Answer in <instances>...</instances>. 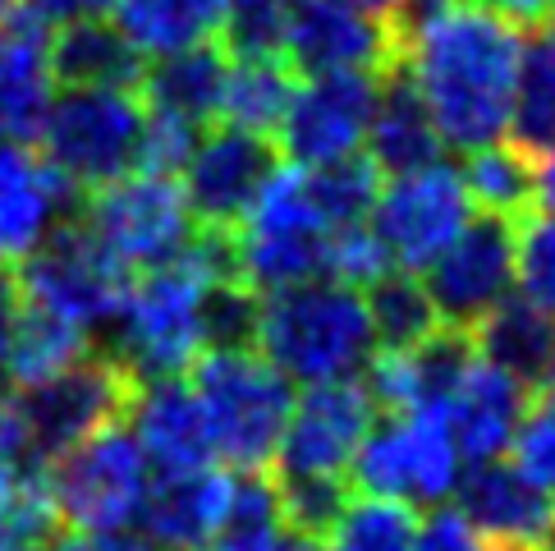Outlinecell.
Here are the masks:
<instances>
[{
	"mask_svg": "<svg viewBox=\"0 0 555 551\" xmlns=\"http://www.w3.org/2000/svg\"><path fill=\"white\" fill-rule=\"evenodd\" d=\"M454 501L487 538V547H555V497L514 474L505 460L473 464Z\"/></svg>",
	"mask_w": 555,
	"mask_h": 551,
	"instance_id": "obj_21",
	"label": "cell"
},
{
	"mask_svg": "<svg viewBox=\"0 0 555 551\" xmlns=\"http://www.w3.org/2000/svg\"><path fill=\"white\" fill-rule=\"evenodd\" d=\"M418 510L382 497H345L340 510L322 524V551H409Z\"/></svg>",
	"mask_w": 555,
	"mask_h": 551,
	"instance_id": "obj_32",
	"label": "cell"
},
{
	"mask_svg": "<svg viewBox=\"0 0 555 551\" xmlns=\"http://www.w3.org/2000/svg\"><path fill=\"white\" fill-rule=\"evenodd\" d=\"M532 203H538L546 216H555V148L542 152L538 162V184H532Z\"/></svg>",
	"mask_w": 555,
	"mask_h": 551,
	"instance_id": "obj_47",
	"label": "cell"
},
{
	"mask_svg": "<svg viewBox=\"0 0 555 551\" xmlns=\"http://www.w3.org/2000/svg\"><path fill=\"white\" fill-rule=\"evenodd\" d=\"M468 456L454 441L450 423L431 405L413 409H376L367 437L359 446L349 483H359L367 497H382L409 510H431L460 497Z\"/></svg>",
	"mask_w": 555,
	"mask_h": 551,
	"instance_id": "obj_8",
	"label": "cell"
},
{
	"mask_svg": "<svg viewBox=\"0 0 555 551\" xmlns=\"http://www.w3.org/2000/svg\"><path fill=\"white\" fill-rule=\"evenodd\" d=\"M353 5H363V10H372V14H390V10H400L404 0H353Z\"/></svg>",
	"mask_w": 555,
	"mask_h": 551,
	"instance_id": "obj_48",
	"label": "cell"
},
{
	"mask_svg": "<svg viewBox=\"0 0 555 551\" xmlns=\"http://www.w3.org/2000/svg\"><path fill=\"white\" fill-rule=\"evenodd\" d=\"M460 180L468 189V203L478 216H495V221H514L532 203V184H538V162L524 143L514 138H491L464 152Z\"/></svg>",
	"mask_w": 555,
	"mask_h": 551,
	"instance_id": "obj_27",
	"label": "cell"
},
{
	"mask_svg": "<svg viewBox=\"0 0 555 551\" xmlns=\"http://www.w3.org/2000/svg\"><path fill=\"white\" fill-rule=\"evenodd\" d=\"M244 469L197 464L180 474H156L138 528L162 551H203L216 528L225 524L234 497H240Z\"/></svg>",
	"mask_w": 555,
	"mask_h": 551,
	"instance_id": "obj_20",
	"label": "cell"
},
{
	"mask_svg": "<svg viewBox=\"0 0 555 551\" xmlns=\"http://www.w3.org/2000/svg\"><path fill=\"white\" fill-rule=\"evenodd\" d=\"M473 331H478V349L491 354L501 368L519 372L524 382L542 377V372L551 368V359H555V322L542 318L538 308H528L524 299L501 304Z\"/></svg>",
	"mask_w": 555,
	"mask_h": 551,
	"instance_id": "obj_29",
	"label": "cell"
},
{
	"mask_svg": "<svg viewBox=\"0 0 555 551\" xmlns=\"http://www.w3.org/2000/svg\"><path fill=\"white\" fill-rule=\"evenodd\" d=\"M138 78H143V106L152 115H170V120L193 129L216 125L221 78H225V55L216 47H193L147 61Z\"/></svg>",
	"mask_w": 555,
	"mask_h": 551,
	"instance_id": "obj_25",
	"label": "cell"
},
{
	"mask_svg": "<svg viewBox=\"0 0 555 551\" xmlns=\"http://www.w3.org/2000/svg\"><path fill=\"white\" fill-rule=\"evenodd\" d=\"M294 0H230L221 42L234 55H281Z\"/></svg>",
	"mask_w": 555,
	"mask_h": 551,
	"instance_id": "obj_37",
	"label": "cell"
},
{
	"mask_svg": "<svg viewBox=\"0 0 555 551\" xmlns=\"http://www.w3.org/2000/svg\"><path fill=\"white\" fill-rule=\"evenodd\" d=\"M230 0H115L111 24L125 33V42L147 61H162L175 51L216 47L221 42Z\"/></svg>",
	"mask_w": 555,
	"mask_h": 551,
	"instance_id": "obj_24",
	"label": "cell"
},
{
	"mask_svg": "<svg viewBox=\"0 0 555 551\" xmlns=\"http://www.w3.org/2000/svg\"><path fill=\"white\" fill-rule=\"evenodd\" d=\"M33 143L74 193H92L138 166L143 97L120 84H61L33 129Z\"/></svg>",
	"mask_w": 555,
	"mask_h": 551,
	"instance_id": "obj_7",
	"label": "cell"
},
{
	"mask_svg": "<svg viewBox=\"0 0 555 551\" xmlns=\"http://www.w3.org/2000/svg\"><path fill=\"white\" fill-rule=\"evenodd\" d=\"M248 299L234 285L230 258L216 244L193 240L175 258L133 271L111 318L115 363L129 377H184L211 345L244 336Z\"/></svg>",
	"mask_w": 555,
	"mask_h": 551,
	"instance_id": "obj_2",
	"label": "cell"
},
{
	"mask_svg": "<svg viewBox=\"0 0 555 551\" xmlns=\"http://www.w3.org/2000/svg\"><path fill=\"white\" fill-rule=\"evenodd\" d=\"M289 538H294V524L285 515L275 483L244 474L225 524L216 528V538L203 551H285Z\"/></svg>",
	"mask_w": 555,
	"mask_h": 551,
	"instance_id": "obj_33",
	"label": "cell"
},
{
	"mask_svg": "<svg viewBox=\"0 0 555 551\" xmlns=\"http://www.w3.org/2000/svg\"><path fill=\"white\" fill-rule=\"evenodd\" d=\"M289 88H294V74L285 69L281 55H230L216 120L267 138V133H275V125H281Z\"/></svg>",
	"mask_w": 555,
	"mask_h": 551,
	"instance_id": "obj_28",
	"label": "cell"
},
{
	"mask_svg": "<svg viewBox=\"0 0 555 551\" xmlns=\"http://www.w3.org/2000/svg\"><path fill=\"white\" fill-rule=\"evenodd\" d=\"M501 460L514 474H524L532 487H542L555 497V400L524 409V419L514 427V437L505 441Z\"/></svg>",
	"mask_w": 555,
	"mask_h": 551,
	"instance_id": "obj_38",
	"label": "cell"
},
{
	"mask_svg": "<svg viewBox=\"0 0 555 551\" xmlns=\"http://www.w3.org/2000/svg\"><path fill=\"white\" fill-rule=\"evenodd\" d=\"M418 281L441 331H473L514 299V230L495 216H473Z\"/></svg>",
	"mask_w": 555,
	"mask_h": 551,
	"instance_id": "obj_15",
	"label": "cell"
},
{
	"mask_svg": "<svg viewBox=\"0 0 555 551\" xmlns=\"http://www.w3.org/2000/svg\"><path fill=\"white\" fill-rule=\"evenodd\" d=\"M55 88L51 28L14 0L0 10V129L33 138Z\"/></svg>",
	"mask_w": 555,
	"mask_h": 551,
	"instance_id": "obj_23",
	"label": "cell"
},
{
	"mask_svg": "<svg viewBox=\"0 0 555 551\" xmlns=\"http://www.w3.org/2000/svg\"><path fill=\"white\" fill-rule=\"evenodd\" d=\"M409 551H487V538L473 528V520L460 505H431L427 515H418Z\"/></svg>",
	"mask_w": 555,
	"mask_h": 551,
	"instance_id": "obj_42",
	"label": "cell"
},
{
	"mask_svg": "<svg viewBox=\"0 0 555 551\" xmlns=\"http://www.w3.org/2000/svg\"><path fill=\"white\" fill-rule=\"evenodd\" d=\"M125 427L133 432V441L143 446V456L152 460L156 474H180V469L216 464L207 423L189 377H152L138 390H129L125 400Z\"/></svg>",
	"mask_w": 555,
	"mask_h": 551,
	"instance_id": "obj_22",
	"label": "cell"
},
{
	"mask_svg": "<svg viewBox=\"0 0 555 551\" xmlns=\"http://www.w3.org/2000/svg\"><path fill=\"white\" fill-rule=\"evenodd\" d=\"M441 138H436L427 111L413 102L404 88H382V102H376L372 129H367V148L363 156L376 170H400V166H418L441 156Z\"/></svg>",
	"mask_w": 555,
	"mask_h": 551,
	"instance_id": "obj_30",
	"label": "cell"
},
{
	"mask_svg": "<svg viewBox=\"0 0 555 551\" xmlns=\"http://www.w3.org/2000/svg\"><path fill=\"white\" fill-rule=\"evenodd\" d=\"M514 299L555 322V216H532L514 230Z\"/></svg>",
	"mask_w": 555,
	"mask_h": 551,
	"instance_id": "obj_36",
	"label": "cell"
},
{
	"mask_svg": "<svg viewBox=\"0 0 555 551\" xmlns=\"http://www.w3.org/2000/svg\"><path fill=\"white\" fill-rule=\"evenodd\" d=\"M299 74H376L390 55L386 14L353 0H294L285 47Z\"/></svg>",
	"mask_w": 555,
	"mask_h": 551,
	"instance_id": "obj_18",
	"label": "cell"
},
{
	"mask_svg": "<svg viewBox=\"0 0 555 551\" xmlns=\"http://www.w3.org/2000/svg\"><path fill=\"white\" fill-rule=\"evenodd\" d=\"M509 138L524 143L528 152L555 148V28L524 42L514 111H509Z\"/></svg>",
	"mask_w": 555,
	"mask_h": 551,
	"instance_id": "obj_31",
	"label": "cell"
},
{
	"mask_svg": "<svg viewBox=\"0 0 555 551\" xmlns=\"http://www.w3.org/2000/svg\"><path fill=\"white\" fill-rule=\"evenodd\" d=\"M285 551H322V542H312V538H299V534H294Z\"/></svg>",
	"mask_w": 555,
	"mask_h": 551,
	"instance_id": "obj_49",
	"label": "cell"
},
{
	"mask_svg": "<svg viewBox=\"0 0 555 551\" xmlns=\"http://www.w3.org/2000/svg\"><path fill=\"white\" fill-rule=\"evenodd\" d=\"M51 551H162L143 528H69L55 534Z\"/></svg>",
	"mask_w": 555,
	"mask_h": 551,
	"instance_id": "obj_43",
	"label": "cell"
},
{
	"mask_svg": "<svg viewBox=\"0 0 555 551\" xmlns=\"http://www.w3.org/2000/svg\"><path fill=\"white\" fill-rule=\"evenodd\" d=\"M487 551H542V547H487Z\"/></svg>",
	"mask_w": 555,
	"mask_h": 551,
	"instance_id": "obj_51",
	"label": "cell"
},
{
	"mask_svg": "<svg viewBox=\"0 0 555 551\" xmlns=\"http://www.w3.org/2000/svg\"><path fill=\"white\" fill-rule=\"evenodd\" d=\"M18 318H24V304H18V290H14L10 276H0V377H5V363H10V345H14Z\"/></svg>",
	"mask_w": 555,
	"mask_h": 551,
	"instance_id": "obj_45",
	"label": "cell"
},
{
	"mask_svg": "<svg viewBox=\"0 0 555 551\" xmlns=\"http://www.w3.org/2000/svg\"><path fill=\"white\" fill-rule=\"evenodd\" d=\"M152 478V460L120 419L74 441L42 469L47 501L69 528H138Z\"/></svg>",
	"mask_w": 555,
	"mask_h": 551,
	"instance_id": "obj_9",
	"label": "cell"
},
{
	"mask_svg": "<svg viewBox=\"0 0 555 551\" xmlns=\"http://www.w3.org/2000/svg\"><path fill=\"white\" fill-rule=\"evenodd\" d=\"M51 65L55 84L133 88L138 74H143V55L125 42V33L111 18H78V24L51 28Z\"/></svg>",
	"mask_w": 555,
	"mask_h": 551,
	"instance_id": "obj_26",
	"label": "cell"
},
{
	"mask_svg": "<svg viewBox=\"0 0 555 551\" xmlns=\"http://www.w3.org/2000/svg\"><path fill=\"white\" fill-rule=\"evenodd\" d=\"M42 483V464L28 456V441H24V427H18V409L14 396L0 390V505L18 491H28Z\"/></svg>",
	"mask_w": 555,
	"mask_h": 551,
	"instance_id": "obj_41",
	"label": "cell"
},
{
	"mask_svg": "<svg viewBox=\"0 0 555 551\" xmlns=\"http://www.w3.org/2000/svg\"><path fill=\"white\" fill-rule=\"evenodd\" d=\"M349 216L335 207V193L312 166H271L262 189L234 221L230 271L248 294H267L308 276H326V253L335 230Z\"/></svg>",
	"mask_w": 555,
	"mask_h": 551,
	"instance_id": "obj_5",
	"label": "cell"
},
{
	"mask_svg": "<svg viewBox=\"0 0 555 551\" xmlns=\"http://www.w3.org/2000/svg\"><path fill=\"white\" fill-rule=\"evenodd\" d=\"M125 400H129V372L115 359H96L92 349L69 368L51 372V377L18 386L14 409L28 456L47 469L61 450L120 419Z\"/></svg>",
	"mask_w": 555,
	"mask_h": 551,
	"instance_id": "obj_13",
	"label": "cell"
},
{
	"mask_svg": "<svg viewBox=\"0 0 555 551\" xmlns=\"http://www.w3.org/2000/svg\"><path fill=\"white\" fill-rule=\"evenodd\" d=\"M542 382H546V390H551V400H555V359H551V368L542 372Z\"/></svg>",
	"mask_w": 555,
	"mask_h": 551,
	"instance_id": "obj_50",
	"label": "cell"
},
{
	"mask_svg": "<svg viewBox=\"0 0 555 551\" xmlns=\"http://www.w3.org/2000/svg\"><path fill=\"white\" fill-rule=\"evenodd\" d=\"M271 166L275 162H271V148L262 133L216 120L193 138L184 166L175 170V184H180L197 226L225 230L244 216V207L253 203V193L262 189Z\"/></svg>",
	"mask_w": 555,
	"mask_h": 551,
	"instance_id": "obj_17",
	"label": "cell"
},
{
	"mask_svg": "<svg viewBox=\"0 0 555 551\" xmlns=\"http://www.w3.org/2000/svg\"><path fill=\"white\" fill-rule=\"evenodd\" d=\"M382 84L376 74H304L294 78L275 138L294 166H340L363 156Z\"/></svg>",
	"mask_w": 555,
	"mask_h": 551,
	"instance_id": "obj_14",
	"label": "cell"
},
{
	"mask_svg": "<svg viewBox=\"0 0 555 551\" xmlns=\"http://www.w3.org/2000/svg\"><path fill=\"white\" fill-rule=\"evenodd\" d=\"M248 345L285 372L294 386L363 377L382 345L367 290L335 276H308L248 299Z\"/></svg>",
	"mask_w": 555,
	"mask_h": 551,
	"instance_id": "obj_3",
	"label": "cell"
},
{
	"mask_svg": "<svg viewBox=\"0 0 555 551\" xmlns=\"http://www.w3.org/2000/svg\"><path fill=\"white\" fill-rule=\"evenodd\" d=\"M367 304H372V322H376V336L382 341H418L441 331L436 312L427 304V290L418 281V271H390L382 276L372 290H367Z\"/></svg>",
	"mask_w": 555,
	"mask_h": 551,
	"instance_id": "obj_35",
	"label": "cell"
},
{
	"mask_svg": "<svg viewBox=\"0 0 555 551\" xmlns=\"http://www.w3.org/2000/svg\"><path fill=\"white\" fill-rule=\"evenodd\" d=\"M478 5L514 18V24H542V18L555 10V0H478Z\"/></svg>",
	"mask_w": 555,
	"mask_h": 551,
	"instance_id": "obj_46",
	"label": "cell"
},
{
	"mask_svg": "<svg viewBox=\"0 0 555 551\" xmlns=\"http://www.w3.org/2000/svg\"><path fill=\"white\" fill-rule=\"evenodd\" d=\"M74 189L51 170L33 138L0 129V258L18 262L65 226Z\"/></svg>",
	"mask_w": 555,
	"mask_h": 551,
	"instance_id": "obj_19",
	"label": "cell"
},
{
	"mask_svg": "<svg viewBox=\"0 0 555 551\" xmlns=\"http://www.w3.org/2000/svg\"><path fill=\"white\" fill-rule=\"evenodd\" d=\"M92 349V336L74 331L65 322H51L42 312H28L18 318V331H14V345H10V363H5V377L14 386H28V382H42L51 372L69 368L74 359H83Z\"/></svg>",
	"mask_w": 555,
	"mask_h": 551,
	"instance_id": "obj_34",
	"label": "cell"
},
{
	"mask_svg": "<svg viewBox=\"0 0 555 551\" xmlns=\"http://www.w3.org/2000/svg\"><path fill=\"white\" fill-rule=\"evenodd\" d=\"M376 419V400L363 377L294 386L281 441L271 464L281 469V505L294 528H317L340 510L359 446Z\"/></svg>",
	"mask_w": 555,
	"mask_h": 551,
	"instance_id": "obj_4",
	"label": "cell"
},
{
	"mask_svg": "<svg viewBox=\"0 0 555 551\" xmlns=\"http://www.w3.org/2000/svg\"><path fill=\"white\" fill-rule=\"evenodd\" d=\"M0 262H5V258H0Z\"/></svg>",
	"mask_w": 555,
	"mask_h": 551,
	"instance_id": "obj_53",
	"label": "cell"
},
{
	"mask_svg": "<svg viewBox=\"0 0 555 551\" xmlns=\"http://www.w3.org/2000/svg\"><path fill=\"white\" fill-rule=\"evenodd\" d=\"M431 409L450 423L468 464L501 460L505 441L514 437V427H519L524 409H528V382L519 372L501 368L478 345L454 341L446 377L431 396Z\"/></svg>",
	"mask_w": 555,
	"mask_h": 551,
	"instance_id": "obj_16",
	"label": "cell"
},
{
	"mask_svg": "<svg viewBox=\"0 0 555 551\" xmlns=\"http://www.w3.org/2000/svg\"><path fill=\"white\" fill-rule=\"evenodd\" d=\"M473 216L478 212L468 203L460 166H450L446 156H431L418 166L382 170L367 226L382 240L395 271H423Z\"/></svg>",
	"mask_w": 555,
	"mask_h": 551,
	"instance_id": "obj_11",
	"label": "cell"
},
{
	"mask_svg": "<svg viewBox=\"0 0 555 551\" xmlns=\"http://www.w3.org/2000/svg\"><path fill=\"white\" fill-rule=\"evenodd\" d=\"M55 524L61 520L47 501V483L18 491L0 505V551H51Z\"/></svg>",
	"mask_w": 555,
	"mask_h": 551,
	"instance_id": "obj_40",
	"label": "cell"
},
{
	"mask_svg": "<svg viewBox=\"0 0 555 551\" xmlns=\"http://www.w3.org/2000/svg\"><path fill=\"white\" fill-rule=\"evenodd\" d=\"M5 5H14V0H0V10H5Z\"/></svg>",
	"mask_w": 555,
	"mask_h": 551,
	"instance_id": "obj_52",
	"label": "cell"
},
{
	"mask_svg": "<svg viewBox=\"0 0 555 551\" xmlns=\"http://www.w3.org/2000/svg\"><path fill=\"white\" fill-rule=\"evenodd\" d=\"M83 230L125 271H147L197 240V221L180 184H175V175L143 170V166L92 189Z\"/></svg>",
	"mask_w": 555,
	"mask_h": 551,
	"instance_id": "obj_12",
	"label": "cell"
},
{
	"mask_svg": "<svg viewBox=\"0 0 555 551\" xmlns=\"http://www.w3.org/2000/svg\"><path fill=\"white\" fill-rule=\"evenodd\" d=\"M129 276L133 271L115 262L83 226H61L18 258L14 290L28 312H42L96 341L120 308Z\"/></svg>",
	"mask_w": 555,
	"mask_h": 551,
	"instance_id": "obj_10",
	"label": "cell"
},
{
	"mask_svg": "<svg viewBox=\"0 0 555 551\" xmlns=\"http://www.w3.org/2000/svg\"><path fill=\"white\" fill-rule=\"evenodd\" d=\"M33 18H42L47 28H65L78 18H106L115 0H18Z\"/></svg>",
	"mask_w": 555,
	"mask_h": 551,
	"instance_id": "obj_44",
	"label": "cell"
},
{
	"mask_svg": "<svg viewBox=\"0 0 555 551\" xmlns=\"http://www.w3.org/2000/svg\"><path fill=\"white\" fill-rule=\"evenodd\" d=\"M524 24L478 0H423L400 33V88L427 111L441 148L468 152L509 133Z\"/></svg>",
	"mask_w": 555,
	"mask_h": 551,
	"instance_id": "obj_1",
	"label": "cell"
},
{
	"mask_svg": "<svg viewBox=\"0 0 555 551\" xmlns=\"http://www.w3.org/2000/svg\"><path fill=\"white\" fill-rule=\"evenodd\" d=\"M390 271H395V262L386 258V248L372 234L367 221H349V226L335 230L331 253H326V276H335V281H345V285L372 290Z\"/></svg>",
	"mask_w": 555,
	"mask_h": 551,
	"instance_id": "obj_39",
	"label": "cell"
},
{
	"mask_svg": "<svg viewBox=\"0 0 555 551\" xmlns=\"http://www.w3.org/2000/svg\"><path fill=\"white\" fill-rule=\"evenodd\" d=\"M184 377L197 396V409H203L216 464L244 469V474L267 469L294 400V382L285 372L253 345L221 341Z\"/></svg>",
	"mask_w": 555,
	"mask_h": 551,
	"instance_id": "obj_6",
	"label": "cell"
}]
</instances>
